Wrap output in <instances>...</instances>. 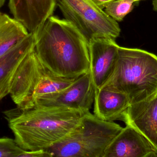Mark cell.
<instances>
[{"mask_svg":"<svg viewBox=\"0 0 157 157\" xmlns=\"http://www.w3.org/2000/svg\"><path fill=\"white\" fill-rule=\"evenodd\" d=\"M19 157H53L47 150L27 151L24 150Z\"/></svg>","mask_w":157,"mask_h":157,"instance_id":"18","label":"cell"},{"mask_svg":"<svg viewBox=\"0 0 157 157\" xmlns=\"http://www.w3.org/2000/svg\"><path fill=\"white\" fill-rule=\"evenodd\" d=\"M24 150L17 144L15 139L0 138V157H19Z\"/></svg>","mask_w":157,"mask_h":157,"instance_id":"17","label":"cell"},{"mask_svg":"<svg viewBox=\"0 0 157 157\" xmlns=\"http://www.w3.org/2000/svg\"><path fill=\"white\" fill-rule=\"evenodd\" d=\"M120 46L115 40L95 38L88 43L90 72L95 90L101 88L114 72Z\"/></svg>","mask_w":157,"mask_h":157,"instance_id":"7","label":"cell"},{"mask_svg":"<svg viewBox=\"0 0 157 157\" xmlns=\"http://www.w3.org/2000/svg\"><path fill=\"white\" fill-rule=\"evenodd\" d=\"M42 68L35 49L19 65L11 82L9 94L17 108L21 110L28 109Z\"/></svg>","mask_w":157,"mask_h":157,"instance_id":"8","label":"cell"},{"mask_svg":"<svg viewBox=\"0 0 157 157\" xmlns=\"http://www.w3.org/2000/svg\"><path fill=\"white\" fill-rule=\"evenodd\" d=\"M130 105L126 94L104 86L95 92L94 115L105 121H121Z\"/></svg>","mask_w":157,"mask_h":157,"instance_id":"12","label":"cell"},{"mask_svg":"<svg viewBox=\"0 0 157 157\" xmlns=\"http://www.w3.org/2000/svg\"><path fill=\"white\" fill-rule=\"evenodd\" d=\"M6 1V0H0V9H1V7H2L4 5Z\"/></svg>","mask_w":157,"mask_h":157,"instance_id":"21","label":"cell"},{"mask_svg":"<svg viewBox=\"0 0 157 157\" xmlns=\"http://www.w3.org/2000/svg\"><path fill=\"white\" fill-rule=\"evenodd\" d=\"M90 1L98 6L100 8L103 9L108 4L114 0H90Z\"/></svg>","mask_w":157,"mask_h":157,"instance_id":"19","label":"cell"},{"mask_svg":"<svg viewBox=\"0 0 157 157\" xmlns=\"http://www.w3.org/2000/svg\"><path fill=\"white\" fill-rule=\"evenodd\" d=\"M34 34L38 59L52 73L78 78L89 71L88 42L68 20L51 16Z\"/></svg>","mask_w":157,"mask_h":157,"instance_id":"1","label":"cell"},{"mask_svg":"<svg viewBox=\"0 0 157 157\" xmlns=\"http://www.w3.org/2000/svg\"><path fill=\"white\" fill-rule=\"evenodd\" d=\"M95 92L89 70L63 90L39 98L34 102L33 108H66L87 113L94 103Z\"/></svg>","mask_w":157,"mask_h":157,"instance_id":"6","label":"cell"},{"mask_svg":"<svg viewBox=\"0 0 157 157\" xmlns=\"http://www.w3.org/2000/svg\"><path fill=\"white\" fill-rule=\"evenodd\" d=\"M121 121L135 128L157 149V91L144 100L130 104Z\"/></svg>","mask_w":157,"mask_h":157,"instance_id":"10","label":"cell"},{"mask_svg":"<svg viewBox=\"0 0 157 157\" xmlns=\"http://www.w3.org/2000/svg\"><path fill=\"white\" fill-rule=\"evenodd\" d=\"M104 86L126 94L130 104L144 100L157 91V56L120 46L114 72Z\"/></svg>","mask_w":157,"mask_h":157,"instance_id":"3","label":"cell"},{"mask_svg":"<svg viewBox=\"0 0 157 157\" xmlns=\"http://www.w3.org/2000/svg\"><path fill=\"white\" fill-rule=\"evenodd\" d=\"M29 33L20 22L0 12V57L22 41Z\"/></svg>","mask_w":157,"mask_h":157,"instance_id":"14","label":"cell"},{"mask_svg":"<svg viewBox=\"0 0 157 157\" xmlns=\"http://www.w3.org/2000/svg\"><path fill=\"white\" fill-rule=\"evenodd\" d=\"M153 5L154 10L157 12V0H153Z\"/></svg>","mask_w":157,"mask_h":157,"instance_id":"20","label":"cell"},{"mask_svg":"<svg viewBox=\"0 0 157 157\" xmlns=\"http://www.w3.org/2000/svg\"><path fill=\"white\" fill-rule=\"evenodd\" d=\"M4 113L17 143L27 151L47 150L59 143L85 114L76 110L47 107L17 108Z\"/></svg>","mask_w":157,"mask_h":157,"instance_id":"2","label":"cell"},{"mask_svg":"<svg viewBox=\"0 0 157 157\" xmlns=\"http://www.w3.org/2000/svg\"><path fill=\"white\" fill-rule=\"evenodd\" d=\"M56 0H9L8 7L13 18L29 33H36L52 15Z\"/></svg>","mask_w":157,"mask_h":157,"instance_id":"11","label":"cell"},{"mask_svg":"<svg viewBox=\"0 0 157 157\" xmlns=\"http://www.w3.org/2000/svg\"><path fill=\"white\" fill-rule=\"evenodd\" d=\"M103 157H157V149L140 132L126 124L110 144Z\"/></svg>","mask_w":157,"mask_h":157,"instance_id":"9","label":"cell"},{"mask_svg":"<svg viewBox=\"0 0 157 157\" xmlns=\"http://www.w3.org/2000/svg\"><path fill=\"white\" fill-rule=\"evenodd\" d=\"M76 78L55 75L43 66L42 73L33 91L28 109L33 108L34 102L39 98L63 90L72 84Z\"/></svg>","mask_w":157,"mask_h":157,"instance_id":"15","label":"cell"},{"mask_svg":"<svg viewBox=\"0 0 157 157\" xmlns=\"http://www.w3.org/2000/svg\"><path fill=\"white\" fill-rule=\"evenodd\" d=\"M123 127L85 113L73 130L47 149L52 157H103L106 149Z\"/></svg>","mask_w":157,"mask_h":157,"instance_id":"4","label":"cell"},{"mask_svg":"<svg viewBox=\"0 0 157 157\" xmlns=\"http://www.w3.org/2000/svg\"><path fill=\"white\" fill-rule=\"evenodd\" d=\"M65 19L71 23L87 42L95 38L115 40L121 29L116 20L90 0H57Z\"/></svg>","mask_w":157,"mask_h":157,"instance_id":"5","label":"cell"},{"mask_svg":"<svg viewBox=\"0 0 157 157\" xmlns=\"http://www.w3.org/2000/svg\"><path fill=\"white\" fill-rule=\"evenodd\" d=\"M143 0H114L108 4L104 11L116 21L120 22L132 12L135 4Z\"/></svg>","mask_w":157,"mask_h":157,"instance_id":"16","label":"cell"},{"mask_svg":"<svg viewBox=\"0 0 157 157\" xmlns=\"http://www.w3.org/2000/svg\"><path fill=\"white\" fill-rule=\"evenodd\" d=\"M35 49V36L29 33L14 47L0 57V101L9 95L13 77L20 64Z\"/></svg>","mask_w":157,"mask_h":157,"instance_id":"13","label":"cell"}]
</instances>
